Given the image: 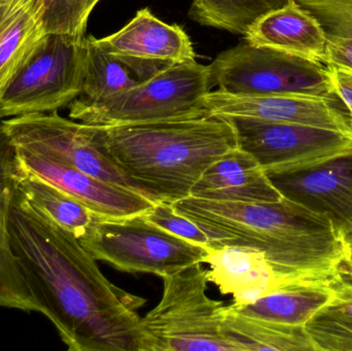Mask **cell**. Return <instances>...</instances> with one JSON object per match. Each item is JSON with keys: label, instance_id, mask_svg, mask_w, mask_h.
<instances>
[{"label": "cell", "instance_id": "7", "mask_svg": "<svg viewBox=\"0 0 352 351\" xmlns=\"http://www.w3.org/2000/svg\"><path fill=\"white\" fill-rule=\"evenodd\" d=\"M209 67L212 87L229 94L338 98L328 66L246 41L221 52Z\"/></svg>", "mask_w": 352, "mask_h": 351}, {"label": "cell", "instance_id": "11", "mask_svg": "<svg viewBox=\"0 0 352 351\" xmlns=\"http://www.w3.org/2000/svg\"><path fill=\"white\" fill-rule=\"evenodd\" d=\"M208 115L309 126L352 135L349 113L335 99L305 94L238 95L210 91L202 98Z\"/></svg>", "mask_w": 352, "mask_h": 351}, {"label": "cell", "instance_id": "9", "mask_svg": "<svg viewBox=\"0 0 352 351\" xmlns=\"http://www.w3.org/2000/svg\"><path fill=\"white\" fill-rule=\"evenodd\" d=\"M226 117L238 148L252 155L267 174L309 170L352 152V135L294 124Z\"/></svg>", "mask_w": 352, "mask_h": 351}, {"label": "cell", "instance_id": "31", "mask_svg": "<svg viewBox=\"0 0 352 351\" xmlns=\"http://www.w3.org/2000/svg\"><path fill=\"white\" fill-rule=\"evenodd\" d=\"M346 269L349 278L352 280V239L346 240Z\"/></svg>", "mask_w": 352, "mask_h": 351}, {"label": "cell", "instance_id": "18", "mask_svg": "<svg viewBox=\"0 0 352 351\" xmlns=\"http://www.w3.org/2000/svg\"><path fill=\"white\" fill-rule=\"evenodd\" d=\"M190 196L235 203H271L283 198L256 159L239 148L213 163L195 183Z\"/></svg>", "mask_w": 352, "mask_h": 351}, {"label": "cell", "instance_id": "21", "mask_svg": "<svg viewBox=\"0 0 352 351\" xmlns=\"http://www.w3.org/2000/svg\"><path fill=\"white\" fill-rule=\"evenodd\" d=\"M223 329L237 351H316L304 327L248 317L231 305L223 308Z\"/></svg>", "mask_w": 352, "mask_h": 351}, {"label": "cell", "instance_id": "3", "mask_svg": "<svg viewBox=\"0 0 352 351\" xmlns=\"http://www.w3.org/2000/svg\"><path fill=\"white\" fill-rule=\"evenodd\" d=\"M89 126L99 148L136 191L155 203L173 205L190 196L203 173L238 148L233 126L217 115Z\"/></svg>", "mask_w": 352, "mask_h": 351}, {"label": "cell", "instance_id": "27", "mask_svg": "<svg viewBox=\"0 0 352 351\" xmlns=\"http://www.w3.org/2000/svg\"><path fill=\"white\" fill-rule=\"evenodd\" d=\"M322 23L328 36L352 37V0H296Z\"/></svg>", "mask_w": 352, "mask_h": 351}, {"label": "cell", "instance_id": "28", "mask_svg": "<svg viewBox=\"0 0 352 351\" xmlns=\"http://www.w3.org/2000/svg\"><path fill=\"white\" fill-rule=\"evenodd\" d=\"M142 216L175 236L210 249L206 234L194 223L178 214L171 204L155 203Z\"/></svg>", "mask_w": 352, "mask_h": 351}, {"label": "cell", "instance_id": "4", "mask_svg": "<svg viewBox=\"0 0 352 351\" xmlns=\"http://www.w3.org/2000/svg\"><path fill=\"white\" fill-rule=\"evenodd\" d=\"M162 280V299L140 319L138 351H237L223 329L225 306L207 296L202 264Z\"/></svg>", "mask_w": 352, "mask_h": 351}, {"label": "cell", "instance_id": "26", "mask_svg": "<svg viewBox=\"0 0 352 351\" xmlns=\"http://www.w3.org/2000/svg\"><path fill=\"white\" fill-rule=\"evenodd\" d=\"M100 0H45L47 33L84 38L89 16Z\"/></svg>", "mask_w": 352, "mask_h": 351}, {"label": "cell", "instance_id": "13", "mask_svg": "<svg viewBox=\"0 0 352 351\" xmlns=\"http://www.w3.org/2000/svg\"><path fill=\"white\" fill-rule=\"evenodd\" d=\"M16 150L27 173L69 194L98 216L111 218L138 216L155 204L138 192L100 181L55 157L24 148Z\"/></svg>", "mask_w": 352, "mask_h": 351}, {"label": "cell", "instance_id": "25", "mask_svg": "<svg viewBox=\"0 0 352 351\" xmlns=\"http://www.w3.org/2000/svg\"><path fill=\"white\" fill-rule=\"evenodd\" d=\"M289 0H192L188 16L203 26L245 35L260 16Z\"/></svg>", "mask_w": 352, "mask_h": 351}, {"label": "cell", "instance_id": "24", "mask_svg": "<svg viewBox=\"0 0 352 351\" xmlns=\"http://www.w3.org/2000/svg\"><path fill=\"white\" fill-rule=\"evenodd\" d=\"M304 329L316 351H352V280L349 273L334 297Z\"/></svg>", "mask_w": 352, "mask_h": 351}, {"label": "cell", "instance_id": "2", "mask_svg": "<svg viewBox=\"0 0 352 351\" xmlns=\"http://www.w3.org/2000/svg\"><path fill=\"white\" fill-rule=\"evenodd\" d=\"M208 237L210 249L262 251L280 271L340 280L346 240L322 214L283 197L271 203H235L188 197L173 204Z\"/></svg>", "mask_w": 352, "mask_h": 351}, {"label": "cell", "instance_id": "6", "mask_svg": "<svg viewBox=\"0 0 352 351\" xmlns=\"http://www.w3.org/2000/svg\"><path fill=\"white\" fill-rule=\"evenodd\" d=\"M78 240L96 261L126 273L161 278L203 264L209 249L163 230L142 214L121 218L96 214Z\"/></svg>", "mask_w": 352, "mask_h": 351}, {"label": "cell", "instance_id": "14", "mask_svg": "<svg viewBox=\"0 0 352 351\" xmlns=\"http://www.w3.org/2000/svg\"><path fill=\"white\" fill-rule=\"evenodd\" d=\"M267 177L283 197L328 218L345 240L352 236V152L309 170Z\"/></svg>", "mask_w": 352, "mask_h": 351}, {"label": "cell", "instance_id": "19", "mask_svg": "<svg viewBox=\"0 0 352 351\" xmlns=\"http://www.w3.org/2000/svg\"><path fill=\"white\" fill-rule=\"evenodd\" d=\"M47 35L45 0H0V95Z\"/></svg>", "mask_w": 352, "mask_h": 351}, {"label": "cell", "instance_id": "29", "mask_svg": "<svg viewBox=\"0 0 352 351\" xmlns=\"http://www.w3.org/2000/svg\"><path fill=\"white\" fill-rule=\"evenodd\" d=\"M328 37L326 65L352 71V37Z\"/></svg>", "mask_w": 352, "mask_h": 351}, {"label": "cell", "instance_id": "8", "mask_svg": "<svg viewBox=\"0 0 352 351\" xmlns=\"http://www.w3.org/2000/svg\"><path fill=\"white\" fill-rule=\"evenodd\" d=\"M85 38L49 33L0 95L1 117L54 113L76 100L84 84Z\"/></svg>", "mask_w": 352, "mask_h": 351}, {"label": "cell", "instance_id": "20", "mask_svg": "<svg viewBox=\"0 0 352 351\" xmlns=\"http://www.w3.org/2000/svg\"><path fill=\"white\" fill-rule=\"evenodd\" d=\"M85 45L84 84L76 98L82 102H96L129 90L168 67L107 53L97 45L93 36H86Z\"/></svg>", "mask_w": 352, "mask_h": 351}, {"label": "cell", "instance_id": "22", "mask_svg": "<svg viewBox=\"0 0 352 351\" xmlns=\"http://www.w3.org/2000/svg\"><path fill=\"white\" fill-rule=\"evenodd\" d=\"M341 282L285 288L262 297L252 304L244 306L231 304V306L248 317L294 327H304L318 310L334 297Z\"/></svg>", "mask_w": 352, "mask_h": 351}, {"label": "cell", "instance_id": "16", "mask_svg": "<svg viewBox=\"0 0 352 351\" xmlns=\"http://www.w3.org/2000/svg\"><path fill=\"white\" fill-rule=\"evenodd\" d=\"M95 41L107 53L130 59L166 66L196 60L186 31L178 25L163 22L148 8L138 10L121 30Z\"/></svg>", "mask_w": 352, "mask_h": 351}, {"label": "cell", "instance_id": "10", "mask_svg": "<svg viewBox=\"0 0 352 351\" xmlns=\"http://www.w3.org/2000/svg\"><path fill=\"white\" fill-rule=\"evenodd\" d=\"M2 123L16 148L55 157L100 181L136 191L99 148L87 124L66 119L57 111L8 117Z\"/></svg>", "mask_w": 352, "mask_h": 351}, {"label": "cell", "instance_id": "1", "mask_svg": "<svg viewBox=\"0 0 352 351\" xmlns=\"http://www.w3.org/2000/svg\"><path fill=\"white\" fill-rule=\"evenodd\" d=\"M12 251L29 288L69 351H138L142 297L109 282L78 238L16 192Z\"/></svg>", "mask_w": 352, "mask_h": 351}, {"label": "cell", "instance_id": "12", "mask_svg": "<svg viewBox=\"0 0 352 351\" xmlns=\"http://www.w3.org/2000/svg\"><path fill=\"white\" fill-rule=\"evenodd\" d=\"M203 264L210 267L209 282L214 284L221 294L231 295L234 306L252 304L276 291L303 286L336 284L345 278L328 280L285 273L277 269L264 253L248 247L209 249Z\"/></svg>", "mask_w": 352, "mask_h": 351}, {"label": "cell", "instance_id": "32", "mask_svg": "<svg viewBox=\"0 0 352 351\" xmlns=\"http://www.w3.org/2000/svg\"><path fill=\"white\" fill-rule=\"evenodd\" d=\"M349 239H352V236L351 237H349ZM349 239H346V240H349Z\"/></svg>", "mask_w": 352, "mask_h": 351}, {"label": "cell", "instance_id": "5", "mask_svg": "<svg viewBox=\"0 0 352 351\" xmlns=\"http://www.w3.org/2000/svg\"><path fill=\"white\" fill-rule=\"evenodd\" d=\"M210 67L195 61L175 64L146 82L96 102L74 100L69 117L91 126L128 125L208 115L202 98L210 92Z\"/></svg>", "mask_w": 352, "mask_h": 351}, {"label": "cell", "instance_id": "23", "mask_svg": "<svg viewBox=\"0 0 352 351\" xmlns=\"http://www.w3.org/2000/svg\"><path fill=\"white\" fill-rule=\"evenodd\" d=\"M19 189L33 207L78 239L84 236L96 216L80 200L29 173Z\"/></svg>", "mask_w": 352, "mask_h": 351}, {"label": "cell", "instance_id": "30", "mask_svg": "<svg viewBox=\"0 0 352 351\" xmlns=\"http://www.w3.org/2000/svg\"><path fill=\"white\" fill-rule=\"evenodd\" d=\"M328 68L335 94L346 107L352 129V71L334 66Z\"/></svg>", "mask_w": 352, "mask_h": 351}, {"label": "cell", "instance_id": "17", "mask_svg": "<svg viewBox=\"0 0 352 351\" xmlns=\"http://www.w3.org/2000/svg\"><path fill=\"white\" fill-rule=\"evenodd\" d=\"M246 43L326 65L328 34L322 23L296 0L263 14L244 35Z\"/></svg>", "mask_w": 352, "mask_h": 351}, {"label": "cell", "instance_id": "15", "mask_svg": "<svg viewBox=\"0 0 352 351\" xmlns=\"http://www.w3.org/2000/svg\"><path fill=\"white\" fill-rule=\"evenodd\" d=\"M0 115V308L41 313L12 251L10 220L12 202L27 175Z\"/></svg>", "mask_w": 352, "mask_h": 351}]
</instances>
